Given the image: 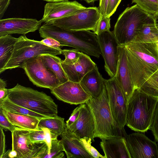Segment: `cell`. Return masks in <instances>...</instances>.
I'll return each instance as SVG.
<instances>
[{
  "mask_svg": "<svg viewBox=\"0 0 158 158\" xmlns=\"http://www.w3.org/2000/svg\"><path fill=\"white\" fill-rule=\"evenodd\" d=\"M102 16L98 7H86L72 15L56 20L50 24L70 31L94 32Z\"/></svg>",
  "mask_w": 158,
  "mask_h": 158,
  "instance_id": "ba28073f",
  "label": "cell"
},
{
  "mask_svg": "<svg viewBox=\"0 0 158 158\" xmlns=\"http://www.w3.org/2000/svg\"><path fill=\"white\" fill-rule=\"evenodd\" d=\"M29 136L33 143L45 142L46 138L45 133L42 129L30 130Z\"/></svg>",
  "mask_w": 158,
  "mask_h": 158,
  "instance_id": "e575fe53",
  "label": "cell"
},
{
  "mask_svg": "<svg viewBox=\"0 0 158 158\" xmlns=\"http://www.w3.org/2000/svg\"><path fill=\"white\" fill-rule=\"evenodd\" d=\"M131 158H158V148L156 143L145 135L134 133L126 138Z\"/></svg>",
  "mask_w": 158,
  "mask_h": 158,
  "instance_id": "4fadbf2b",
  "label": "cell"
},
{
  "mask_svg": "<svg viewBox=\"0 0 158 158\" xmlns=\"http://www.w3.org/2000/svg\"><path fill=\"white\" fill-rule=\"evenodd\" d=\"M80 105V109L78 118L66 129L79 139L86 137L94 141L95 125L92 115L86 103Z\"/></svg>",
  "mask_w": 158,
  "mask_h": 158,
  "instance_id": "e0dca14e",
  "label": "cell"
},
{
  "mask_svg": "<svg viewBox=\"0 0 158 158\" xmlns=\"http://www.w3.org/2000/svg\"><path fill=\"white\" fill-rule=\"evenodd\" d=\"M41 129H42L44 131L46 134V138L45 142L47 145L48 148V154L50 153L51 148V141L52 138L51 134L48 128H43Z\"/></svg>",
  "mask_w": 158,
  "mask_h": 158,
  "instance_id": "ee69618b",
  "label": "cell"
},
{
  "mask_svg": "<svg viewBox=\"0 0 158 158\" xmlns=\"http://www.w3.org/2000/svg\"><path fill=\"white\" fill-rule=\"evenodd\" d=\"M44 1H46L50 2H60L64 1H68L69 0H43Z\"/></svg>",
  "mask_w": 158,
  "mask_h": 158,
  "instance_id": "f907efd6",
  "label": "cell"
},
{
  "mask_svg": "<svg viewBox=\"0 0 158 158\" xmlns=\"http://www.w3.org/2000/svg\"><path fill=\"white\" fill-rule=\"evenodd\" d=\"M158 87V69L144 82L139 89L143 91Z\"/></svg>",
  "mask_w": 158,
  "mask_h": 158,
  "instance_id": "d6a6232c",
  "label": "cell"
},
{
  "mask_svg": "<svg viewBox=\"0 0 158 158\" xmlns=\"http://www.w3.org/2000/svg\"><path fill=\"white\" fill-rule=\"evenodd\" d=\"M21 68L30 81L38 87L51 89L61 84L54 73L44 64L41 55L27 60Z\"/></svg>",
  "mask_w": 158,
  "mask_h": 158,
  "instance_id": "9c48e42d",
  "label": "cell"
},
{
  "mask_svg": "<svg viewBox=\"0 0 158 158\" xmlns=\"http://www.w3.org/2000/svg\"><path fill=\"white\" fill-rule=\"evenodd\" d=\"M154 18L156 24H158V13L154 16Z\"/></svg>",
  "mask_w": 158,
  "mask_h": 158,
  "instance_id": "816d5d0a",
  "label": "cell"
},
{
  "mask_svg": "<svg viewBox=\"0 0 158 158\" xmlns=\"http://www.w3.org/2000/svg\"><path fill=\"white\" fill-rule=\"evenodd\" d=\"M86 104L94 120V138L98 137L101 139L119 137L126 138L127 135L125 130L120 128L113 116L105 86L98 97H91Z\"/></svg>",
  "mask_w": 158,
  "mask_h": 158,
  "instance_id": "3957f363",
  "label": "cell"
},
{
  "mask_svg": "<svg viewBox=\"0 0 158 158\" xmlns=\"http://www.w3.org/2000/svg\"><path fill=\"white\" fill-rule=\"evenodd\" d=\"M157 46H158V41L157 42Z\"/></svg>",
  "mask_w": 158,
  "mask_h": 158,
  "instance_id": "11a10c76",
  "label": "cell"
},
{
  "mask_svg": "<svg viewBox=\"0 0 158 158\" xmlns=\"http://www.w3.org/2000/svg\"><path fill=\"white\" fill-rule=\"evenodd\" d=\"M158 41V29L155 22L143 25L137 31L132 42H157Z\"/></svg>",
  "mask_w": 158,
  "mask_h": 158,
  "instance_id": "d4e9b609",
  "label": "cell"
},
{
  "mask_svg": "<svg viewBox=\"0 0 158 158\" xmlns=\"http://www.w3.org/2000/svg\"><path fill=\"white\" fill-rule=\"evenodd\" d=\"M64 118L57 115L54 117L43 118L40 121L38 125L39 129L46 128L50 131L52 139H57L66 128Z\"/></svg>",
  "mask_w": 158,
  "mask_h": 158,
  "instance_id": "cb8c5ba5",
  "label": "cell"
},
{
  "mask_svg": "<svg viewBox=\"0 0 158 158\" xmlns=\"http://www.w3.org/2000/svg\"><path fill=\"white\" fill-rule=\"evenodd\" d=\"M80 142L86 150L94 158H106L99 153L96 149L91 145L92 140L90 139L84 137L80 139Z\"/></svg>",
  "mask_w": 158,
  "mask_h": 158,
  "instance_id": "1f68e13d",
  "label": "cell"
},
{
  "mask_svg": "<svg viewBox=\"0 0 158 158\" xmlns=\"http://www.w3.org/2000/svg\"><path fill=\"white\" fill-rule=\"evenodd\" d=\"M7 95V89L6 88L0 89V101L5 98Z\"/></svg>",
  "mask_w": 158,
  "mask_h": 158,
  "instance_id": "c3c4849f",
  "label": "cell"
},
{
  "mask_svg": "<svg viewBox=\"0 0 158 158\" xmlns=\"http://www.w3.org/2000/svg\"><path fill=\"white\" fill-rule=\"evenodd\" d=\"M132 3L153 17L158 13V0H132Z\"/></svg>",
  "mask_w": 158,
  "mask_h": 158,
  "instance_id": "f1b7e54d",
  "label": "cell"
},
{
  "mask_svg": "<svg viewBox=\"0 0 158 158\" xmlns=\"http://www.w3.org/2000/svg\"><path fill=\"white\" fill-rule=\"evenodd\" d=\"M86 2L87 3H93L95 1H97V0H82Z\"/></svg>",
  "mask_w": 158,
  "mask_h": 158,
  "instance_id": "f5cc1de1",
  "label": "cell"
},
{
  "mask_svg": "<svg viewBox=\"0 0 158 158\" xmlns=\"http://www.w3.org/2000/svg\"><path fill=\"white\" fill-rule=\"evenodd\" d=\"M124 46L132 86L139 89L158 69L157 42H131Z\"/></svg>",
  "mask_w": 158,
  "mask_h": 158,
  "instance_id": "6da1fadb",
  "label": "cell"
},
{
  "mask_svg": "<svg viewBox=\"0 0 158 158\" xmlns=\"http://www.w3.org/2000/svg\"><path fill=\"white\" fill-rule=\"evenodd\" d=\"M62 151H64V149L61 140L57 139H52L50 153L45 156L44 158H64V154Z\"/></svg>",
  "mask_w": 158,
  "mask_h": 158,
  "instance_id": "f546056e",
  "label": "cell"
},
{
  "mask_svg": "<svg viewBox=\"0 0 158 158\" xmlns=\"http://www.w3.org/2000/svg\"><path fill=\"white\" fill-rule=\"evenodd\" d=\"M39 31L41 37L52 38L58 41L62 47H72L97 58L101 54L97 35L90 31H68L52 24L44 23Z\"/></svg>",
  "mask_w": 158,
  "mask_h": 158,
  "instance_id": "7a4b0ae2",
  "label": "cell"
},
{
  "mask_svg": "<svg viewBox=\"0 0 158 158\" xmlns=\"http://www.w3.org/2000/svg\"><path fill=\"white\" fill-rule=\"evenodd\" d=\"M156 27H157V28H158V24H156Z\"/></svg>",
  "mask_w": 158,
  "mask_h": 158,
  "instance_id": "db71d44e",
  "label": "cell"
},
{
  "mask_svg": "<svg viewBox=\"0 0 158 158\" xmlns=\"http://www.w3.org/2000/svg\"><path fill=\"white\" fill-rule=\"evenodd\" d=\"M30 130L17 127L11 132L12 150L17 153L16 158H34L46 143H32L30 138Z\"/></svg>",
  "mask_w": 158,
  "mask_h": 158,
  "instance_id": "7c38bea8",
  "label": "cell"
},
{
  "mask_svg": "<svg viewBox=\"0 0 158 158\" xmlns=\"http://www.w3.org/2000/svg\"><path fill=\"white\" fill-rule=\"evenodd\" d=\"M106 81L96 65L83 77L80 83L87 93L91 97L96 98L102 93Z\"/></svg>",
  "mask_w": 158,
  "mask_h": 158,
  "instance_id": "7402d4cb",
  "label": "cell"
},
{
  "mask_svg": "<svg viewBox=\"0 0 158 158\" xmlns=\"http://www.w3.org/2000/svg\"><path fill=\"white\" fill-rule=\"evenodd\" d=\"M51 90L58 100L70 104L86 103L91 97L81 87L80 82L68 81Z\"/></svg>",
  "mask_w": 158,
  "mask_h": 158,
  "instance_id": "5bb4252c",
  "label": "cell"
},
{
  "mask_svg": "<svg viewBox=\"0 0 158 158\" xmlns=\"http://www.w3.org/2000/svg\"><path fill=\"white\" fill-rule=\"evenodd\" d=\"M81 52L76 48L64 49L62 50V54L64 55L65 59L62 63L66 64H72L75 63L79 58Z\"/></svg>",
  "mask_w": 158,
  "mask_h": 158,
  "instance_id": "4dcf8cb0",
  "label": "cell"
},
{
  "mask_svg": "<svg viewBox=\"0 0 158 158\" xmlns=\"http://www.w3.org/2000/svg\"><path fill=\"white\" fill-rule=\"evenodd\" d=\"M143 92L152 96L158 98V87L150 89Z\"/></svg>",
  "mask_w": 158,
  "mask_h": 158,
  "instance_id": "bcb514c9",
  "label": "cell"
},
{
  "mask_svg": "<svg viewBox=\"0 0 158 158\" xmlns=\"http://www.w3.org/2000/svg\"><path fill=\"white\" fill-rule=\"evenodd\" d=\"M7 97L13 102L48 117L57 115L58 106L49 96L18 83L7 89Z\"/></svg>",
  "mask_w": 158,
  "mask_h": 158,
  "instance_id": "5b68a950",
  "label": "cell"
},
{
  "mask_svg": "<svg viewBox=\"0 0 158 158\" xmlns=\"http://www.w3.org/2000/svg\"><path fill=\"white\" fill-rule=\"evenodd\" d=\"M101 139L100 146L106 158H131L125 138Z\"/></svg>",
  "mask_w": 158,
  "mask_h": 158,
  "instance_id": "44dd1931",
  "label": "cell"
},
{
  "mask_svg": "<svg viewBox=\"0 0 158 158\" xmlns=\"http://www.w3.org/2000/svg\"><path fill=\"white\" fill-rule=\"evenodd\" d=\"M150 129L158 143V102L156 105Z\"/></svg>",
  "mask_w": 158,
  "mask_h": 158,
  "instance_id": "d590c367",
  "label": "cell"
},
{
  "mask_svg": "<svg viewBox=\"0 0 158 158\" xmlns=\"http://www.w3.org/2000/svg\"><path fill=\"white\" fill-rule=\"evenodd\" d=\"M80 105L73 111L69 119L66 121V127H68L73 123L78 118L80 112Z\"/></svg>",
  "mask_w": 158,
  "mask_h": 158,
  "instance_id": "ab89813d",
  "label": "cell"
},
{
  "mask_svg": "<svg viewBox=\"0 0 158 158\" xmlns=\"http://www.w3.org/2000/svg\"><path fill=\"white\" fill-rule=\"evenodd\" d=\"M114 77L128 104L134 90L131 81L124 45L118 46V64Z\"/></svg>",
  "mask_w": 158,
  "mask_h": 158,
  "instance_id": "ac0fdd59",
  "label": "cell"
},
{
  "mask_svg": "<svg viewBox=\"0 0 158 158\" xmlns=\"http://www.w3.org/2000/svg\"><path fill=\"white\" fill-rule=\"evenodd\" d=\"M85 8L75 1L48 2L44 6L41 19L44 23L50 24L55 20L72 15Z\"/></svg>",
  "mask_w": 158,
  "mask_h": 158,
  "instance_id": "9a60e30c",
  "label": "cell"
},
{
  "mask_svg": "<svg viewBox=\"0 0 158 158\" xmlns=\"http://www.w3.org/2000/svg\"><path fill=\"white\" fill-rule=\"evenodd\" d=\"M121 0H110L106 17H110L116 11Z\"/></svg>",
  "mask_w": 158,
  "mask_h": 158,
  "instance_id": "f35d334b",
  "label": "cell"
},
{
  "mask_svg": "<svg viewBox=\"0 0 158 158\" xmlns=\"http://www.w3.org/2000/svg\"><path fill=\"white\" fill-rule=\"evenodd\" d=\"M97 35L101 54L104 60L105 70L110 78L114 77L116 72L119 45L113 32L110 31Z\"/></svg>",
  "mask_w": 158,
  "mask_h": 158,
  "instance_id": "8fae6325",
  "label": "cell"
},
{
  "mask_svg": "<svg viewBox=\"0 0 158 158\" xmlns=\"http://www.w3.org/2000/svg\"><path fill=\"white\" fill-rule=\"evenodd\" d=\"M158 98L134 90L127 104L126 125L136 132L150 129Z\"/></svg>",
  "mask_w": 158,
  "mask_h": 158,
  "instance_id": "277c9868",
  "label": "cell"
},
{
  "mask_svg": "<svg viewBox=\"0 0 158 158\" xmlns=\"http://www.w3.org/2000/svg\"><path fill=\"white\" fill-rule=\"evenodd\" d=\"M10 0H0V19H1L6 11Z\"/></svg>",
  "mask_w": 158,
  "mask_h": 158,
  "instance_id": "7bdbcfd3",
  "label": "cell"
},
{
  "mask_svg": "<svg viewBox=\"0 0 158 158\" xmlns=\"http://www.w3.org/2000/svg\"><path fill=\"white\" fill-rule=\"evenodd\" d=\"M18 40L10 35L0 37V71L10 59Z\"/></svg>",
  "mask_w": 158,
  "mask_h": 158,
  "instance_id": "4316f807",
  "label": "cell"
},
{
  "mask_svg": "<svg viewBox=\"0 0 158 158\" xmlns=\"http://www.w3.org/2000/svg\"><path fill=\"white\" fill-rule=\"evenodd\" d=\"M6 86V81L1 78L0 79V89L5 88Z\"/></svg>",
  "mask_w": 158,
  "mask_h": 158,
  "instance_id": "681fc988",
  "label": "cell"
},
{
  "mask_svg": "<svg viewBox=\"0 0 158 158\" xmlns=\"http://www.w3.org/2000/svg\"><path fill=\"white\" fill-rule=\"evenodd\" d=\"M41 56L44 64L54 73L61 84L69 81L61 65L62 60L60 57L50 54H43Z\"/></svg>",
  "mask_w": 158,
  "mask_h": 158,
  "instance_id": "484cf974",
  "label": "cell"
},
{
  "mask_svg": "<svg viewBox=\"0 0 158 158\" xmlns=\"http://www.w3.org/2000/svg\"><path fill=\"white\" fill-rule=\"evenodd\" d=\"M110 18L101 17L94 32L98 35L102 32L110 31Z\"/></svg>",
  "mask_w": 158,
  "mask_h": 158,
  "instance_id": "836d02e7",
  "label": "cell"
},
{
  "mask_svg": "<svg viewBox=\"0 0 158 158\" xmlns=\"http://www.w3.org/2000/svg\"><path fill=\"white\" fill-rule=\"evenodd\" d=\"M61 65L68 80L80 82L83 77L96 65L89 55L81 52L78 60L72 64L61 63Z\"/></svg>",
  "mask_w": 158,
  "mask_h": 158,
  "instance_id": "d6986e66",
  "label": "cell"
},
{
  "mask_svg": "<svg viewBox=\"0 0 158 158\" xmlns=\"http://www.w3.org/2000/svg\"><path fill=\"white\" fill-rule=\"evenodd\" d=\"M0 126L6 131H9L11 132L17 127L13 125L8 119L0 108Z\"/></svg>",
  "mask_w": 158,
  "mask_h": 158,
  "instance_id": "8d00e7d4",
  "label": "cell"
},
{
  "mask_svg": "<svg viewBox=\"0 0 158 158\" xmlns=\"http://www.w3.org/2000/svg\"><path fill=\"white\" fill-rule=\"evenodd\" d=\"M0 158H2L5 152V138L3 129L0 127Z\"/></svg>",
  "mask_w": 158,
  "mask_h": 158,
  "instance_id": "b9f144b4",
  "label": "cell"
},
{
  "mask_svg": "<svg viewBox=\"0 0 158 158\" xmlns=\"http://www.w3.org/2000/svg\"><path fill=\"white\" fill-rule=\"evenodd\" d=\"M62 50L46 45L40 41L29 39L25 35H21L18 38L10 59L0 73L7 69L21 68L27 60L35 56L60 55L62 54Z\"/></svg>",
  "mask_w": 158,
  "mask_h": 158,
  "instance_id": "52a82bcc",
  "label": "cell"
},
{
  "mask_svg": "<svg viewBox=\"0 0 158 158\" xmlns=\"http://www.w3.org/2000/svg\"><path fill=\"white\" fill-rule=\"evenodd\" d=\"M17 156V153L16 151L14 150H8L3 155L2 158H16Z\"/></svg>",
  "mask_w": 158,
  "mask_h": 158,
  "instance_id": "7dc6e473",
  "label": "cell"
},
{
  "mask_svg": "<svg viewBox=\"0 0 158 158\" xmlns=\"http://www.w3.org/2000/svg\"><path fill=\"white\" fill-rule=\"evenodd\" d=\"M41 43L47 46L58 49H61L62 47L60 43L56 40L50 37L44 39L40 41Z\"/></svg>",
  "mask_w": 158,
  "mask_h": 158,
  "instance_id": "74e56055",
  "label": "cell"
},
{
  "mask_svg": "<svg viewBox=\"0 0 158 158\" xmlns=\"http://www.w3.org/2000/svg\"><path fill=\"white\" fill-rule=\"evenodd\" d=\"M0 108L13 113L30 115L40 118H49L13 102L9 99L7 95L0 101Z\"/></svg>",
  "mask_w": 158,
  "mask_h": 158,
  "instance_id": "83f0119b",
  "label": "cell"
},
{
  "mask_svg": "<svg viewBox=\"0 0 158 158\" xmlns=\"http://www.w3.org/2000/svg\"><path fill=\"white\" fill-rule=\"evenodd\" d=\"M110 0H99L98 8L102 17H106Z\"/></svg>",
  "mask_w": 158,
  "mask_h": 158,
  "instance_id": "60d3db41",
  "label": "cell"
},
{
  "mask_svg": "<svg viewBox=\"0 0 158 158\" xmlns=\"http://www.w3.org/2000/svg\"><path fill=\"white\" fill-rule=\"evenodd\" d=\"M1 108L6 117L13 125L30 130L39 129L38 125L42 118L27 115L13 113Z\"/></svg>",
  "mask_w": 158,
  "mask_h": 158,
  "instance_id": "603a6c76",
  "label": "cell"
},
{
  "mask_svg": "<svg viewBox=\"0 0 158 158\" xmlns=\"http://www.w3.org/2000/svg\"><path fill=\"white\" fill-rule=\"evenodd\" d=\"M60 136L68 158H94L85 149L80 139L66 129Z\"/></svg>",
  "mask_w": 158,
  "mask_h": 158,
  "instance_id": "ffe728a7",
  "label": "cell"
},
{
  "mask_svg": "<svg viewBox=\"0 0 158 158\" xmlns=\"http://www.w3.org/2000/svg\"><path fill=\"white\" fill-rule=\"evenodd\" d=\"M48 148L46 143L41 149L34 158H44L48 154Z\"/></svg>",
  "mask_w": 158,
  "mask_h": 158,
  "instance_id": "f6af8a7d",
  "label": "cell"
},
{
  "mask_svg": "<svg viewBox=\"0 0 158 158\" xmlns=\"http://www.w3.org/2000/svg\"><path fill=\"white\" fill-rule=\"evenodd\" d=\"M105 87L113 116L120 128L125 130L127 103L114 77L106 80Z\"/></svg>",
  "mask_w": 158,
  "mask_h": 158,
  "instance_id": "30bf717a",
  "label": "cell"
},
{
  "mask_svg": "<svg viewBox=\"0 0 158 158\" xmlns=\"http://www.w3.org/2000/svg\"><path fill=\"white\" fill-rule=\"evenodd\" d=\"M42 19L10 18L0 19V37L12 34L25 35L39 30L43 23Z\"/></svg>",
  "mask_w": 158,
  "mask_h": 158,
  "instance_id": "2e32d148",
  "label": "cell"
},
{
  "mask_svg": "<svg viewBox=\"0 0 158 158\" xmlns=\"http://www.w3.org/2000/svg\"><path fill=\"white\" fill-rule=\"evenodd\" d=\"M155 21L153 16L135 4L127 8L119 15L113 32L119 45H124L132 42L143 25Z\"/></svg>",
  "mask_w": 158,
  "mask_h": 158,
  "instance_id": "8992f818",
  "label": "cell"
}]
</instances>
